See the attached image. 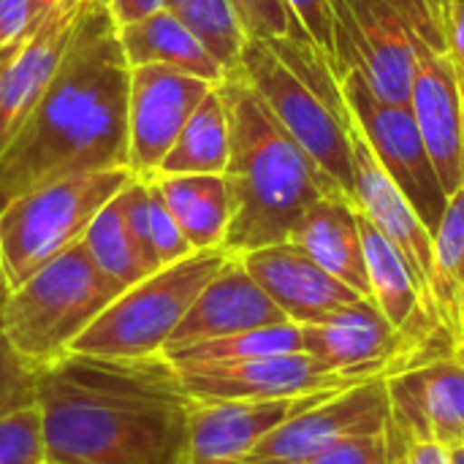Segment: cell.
<instances>
[{"label": "cell", "instance_id": "cell-6", "mask_svg": "<svg viewBox=\"0 0 464 464\" xmlns=\"http://www.w3.org/2000/svg\"><path fill=\"white\" fill-rule=\"evenodd\" d=\"M223 247L196 250L125 288L73 343L71 353L103 359L160 356L201 288L228 261Z\"/></svg>", "mask_w": 464, "mask_h": 464}, {"label": "cell", "instance_id": "cell-31", "mask_svg": "<svg viewBox=\"0 0 464 464\" xmlns=\"http://www.w3.org/2000/svg\"><path fill=\"white\" fill-rule=\"evenodd\" d=\"M231 5L247 38H258V41L291 38V41L315 44L285 0H231Z\"/></svg>", "mask_w": 464, "mask_h": 464}, {"label": "cell", "instance_id": "cell-26", "mask_svg": "<svg viewBox=\"0 0 464 464\" xmlns=\"http://www.w3.org/2000/svg\"><path fill=\"white\" fill-rule=\"evenodd\" d=\"M120 193L95 215V220L82 237V245L109 280H114L122 288H130L133 283L158 272V266L147 258L139 239L133 237Z\"/></svg>", "mask_w": 464, "mask_h": 464}, {"label": "cell", "instance_id": "cell-47", "mask_svg": "<svg viewBox=\"0 0 464 464\" xmlns=\"http://www.w3.org/2000/svg\"><path fill=\"white\" fill-rule=\"evenodd\" d=\"M451 356H454L457 362H462V364H464V348H462V345H454V348H451Z\"/></svg>", "mask_w": 464, "mask_h": 464}, {"label": "cell", "instance_id": "cell-5", "mask_svg": "<svg viewBox=\"0 0 464 464\" xmlns=\"http://www.w3.org/2000/svg\"><path fill=\"white\" fill-rule=\"evenodd\" d=\"M133 179L130 169H109L41 185L0 209V264L14 291L44 264L79 245L95 215Z\"/></svg>", "mask_w": 464, "mask_h": 464}, {"label": "cell", "instance_id": "cell-48", "mask_svg": "<svg viewBox=\"0 0 464 464\" xmlns=\"http://www.w3.org/2000/svg\"><path fill=\"white\" fill-rule=\"evenodd\" d=\"M95 3H101V5H109V0H95Z\"/></svg>", "mask_w": 464, "mask_h": 464}, {"label": "cell", "instance_id": "cell-32", "mask_svg": "<svg viewBox=\"0 0 464 464\" xmlns=\"http://www.w3.org/2000/svg\"><path fill=\"white\" fill-rule=\"evenodd\" d=\"M38 375H41V370L33 367L14 348V343L8 340L3 321H0V419L35 405Z\"/></svg>", "mask_w": 464, "mask_h": 464}, {"label": "cell", "instance_id": "cell-39", "mask_svg": "<svg viewBox=\"0 0 464 464\" xmlns=\"http://www.w3.org/2000/svg\"><path fill=\"white\" fill-rule=\"evenodd\" d=\"M386 464H413V451H411V430L392 416L386 419Z\"/></svg>", "mask_w": 464, "mask_h": 464}, {"label": "cell", "instance_id": "cell-2", "mask_svg": "<svg viewBox=\"0 0 464 464\" xmlns=\"http://www.w3.org/2000/svg\"><path fill=\"white\" fill-rule=\"evenodd\" d=\"M128 82L111 14L84 0L57 73L0 152V209L65 177L128 169Z\"/></svg>", "mask_w": 464, "mask_h": 464}, {"label": "cell", "instance_id": "cell-20", "mask_svg": "<svg viewBox=\"0 0 464 464\" xmlns=\"http://www.w3.org/2000/svg\"><path fill=\"white\" fill-rule=\"evenodd\" d=\"M285 321L288 318L280 313V307L245 269L242 258L228 256V261L215 272V277L201 288V294L190 304L188 315L171 334L166 351Z\"/></svg>", "mask_w": 464, "mask_h": 464}, {"label": "cell", "instance_id": "cell-35", "mask_svg": "<svg viewBox=\"0 0 464 464\" xmlns=\"http://www.w3.org/2000/svg\"><path fill=\"white\" fill-rule=\"evenodd\" d=\"M315 46L334 65V3L332 0H285Z\"/></svg>", "mask_w": 464, "mask_h": 464}, {"label": "cell", "instance_id": "cell-24", "mask_svg": "<svg viewBox=\"0 0 464 464\" xmlns=\"http://www.w3.org/2000/svg\"><path fill=\"white\" fill-rule=\"evenodd\" d=\"M171 218L193 250L223 247L231 223V196L223 174L152 177Z\"/></svg>", "mask_w": 464, "mask_h": 464}, {"label": "cell", "instance_id": "cell-17", "mask_svg": "<svg viewBox=\"0 0 464 464\" xmlns=\"http://www.w3.org/2000/svg\"><path fill=\"white\" fill-rule=\"evenodd\" d=\"M351 144H353V204L356 209L402 253L413 269L424 296L432 304L430 280H432V231L424 226L413 204L381 169L356 122L351 120ZM435 310V304H432ZM438 315V313H435Z\"/></svg>", "mask_w": 464, "mask_h": 464}, {"label": "cell", "instance_id": "cell-8", "mask_svg": "<svg viewBox=\"0 0 464 464\" xmlns=\"http://www.w3.org/2000/svg\"><path fill=\"white\" fill-rule=\"evenodd\" d=\"M334 73L340 79L351 120L356 122L375 160L413 204L424 226L435 231L446 212L449 196L430 160L411 106L381 101L353 65H340Z\"/></svg>", "mask_w": 464, "mask_h": 464}, {"label": "cell", "instance_id": "cell-42", "mask_svg": "<svg viewBox=\"0 0 464 464\" xmlns=\"http://www.w3.org/2000/svg\"><path fill=\"white\" fill-rule=\"evenodd\" d=\"M27 3H30V14H33V19H35V22H41V19H46L49 14L60 11L68 0H27Z\"/></svg>", "mask_w": 464, "mask_h": 464}, {"label": "cell", "instance_id": "cell-10", "mask_svg": "<svg viewBox=\"0 0 464 464\" xmlns=\"http://www.w3.org/2000/svg\"><path fill=\"white\" fill-rule=\"evenodd\" d=\"M334 3V71L353 65L370 90L397 106L411 103L421 38L383 0Z\"/></svg>", "mask_w": 464, "mask_h": 464}, {"label": "cell", "instance_id": "cell-28", "mask_svg": "<svg viewBox=\"0 0 464 464\" xmlns=\"http://www.w3.org/2000/svg\"><path fill=\"white\" fill-rule=\"evenodd\" d=\"M302 345V326L285 321L272 324L228 337L201 340L185 348L163 351V356L174 367H201V364H231V362H247V359H264V356H283V353H299Z\"/></svg>", "mask_w": 464, "mask_h": 464}, {"label": "cell", "instance_id": "cell-18", "mask_svg": "<svg viewBox=\"0 0 464 464\" xmlns=\"http://www.w3.org/2000/svg\"><path fill=\"white\" fill-rule=\"evenodd\" d=\"M239 258L280 313L296 326L318 324L329 313L362 299V294L318 266L294 242L269 245Z\"/></svg>", "mask_w": 464, "mask_h": 464}, {"label": "cell", "instance_id": "cell-46", "mask_svg": "<svg viewBox=\"0 0 464 464\" xmlns=\"http://www.w3.org/2000/svg\"><path fill=\"white\" fill-rule=\"evenodd\" d=\"M5 294H8V288H5V277H3V264H0V304H3V299H5Z\"/></svg>", "mask_w": 464, "mask_h": 464}, {"label": "cell", "instance_id": "cell-16", "mask_svg": "<svg viewBox=\"0 0 464 464\" xmlns=\"http://www.w3.org/2000/svg\"><path fill=\"white\" fill-rule=\"evenodd\" d=\"M84 0H68L38 22L30 35L0 60V152L27 120L71 44Z\"/></svg>", "mask_w": 464, "mask_h": 464}, {"label": "cell", "instance_id": "cell-15", "mask_svg": "<svg viewBox=\"0 0 464 464\" xmlns=\"http://www.w3.org/2000/svg\"><path fill=\"white\" fill-rule=\"evenodd\" d=\"M411 111L446 196L464 188V111L454 65L446 52L419 44Z\"/></svg>", "mask_w": 464, "mask_h": 464}, {"label": "cell", "instance_id": "cell-9", "mask_svg": "<svg viewBox=\"0 0 464 464\" xmlns=\"http://www.w3.org/2000/svg\"><path fill=\"white\" fill-rule=\"evenodd\" d=\"M179 383L190 400H294L321 392H343L375 378H389L397 370L392 367H356L334 370L318 362L315 356L283 353L264 356L231 364H201V367H177Z\"/></svg>", "mask_w": 464, "mask_h": 464}, {"label": "cell", "instance_id": "cell-27", "mask_svg": "<svg viewBox=\"0 0 464 464\" xmlns=\"http://www.w3.org/2000/svg\"><path fill=\"white\" fill-rule=\"evenodd\" d=\"M120 196H122V209H125L133 237L139 239L141 250L158 269L177 264V261L188 258L190 253H196L188 245L185 234L179 231L177 220L171 218V212L152 179L133 177L122 188Z\"/></svg>", "mask_w": 464, "mask_h": 464}, {"label": "cell", "instance_id": "cell-45", "mask_svg": "<svg viewBox=\"0 0 464 464\" xmlns=\"http://www.w3.org/2000/svg\"><path fill=\"white\" fill-rule=\"evenodd\" d=\"M449 454H451V464H464V443H459V446H451V449H449Z\"/></svg>", "mask_w": 464, "mask_h": 464}, {"label": "cell", "instance_id": "cell-25", "mask_svg": "<svg viewBox=\"0 0 464 464\" xmlns=\"http://www.w3.org/2000/svg\"><path fill=\"white\" fill-rule=\"evenodd\" d=\"M228 152H231L228 114L215 84L182 125L179 136L174 139L155 177L223 174L228 166Z\"/></svg>", "mask_w": 464, "mask_h": 464}, {"label": "cell", "instance_id": "cell-30", "mask_svg": "<svg viewBox=\"0 0 464 464\" xmlns=\"http://www.w3.org/2000/svg\"><path fill=\"white\" fill-rule=\"evenodd\" d=\"M166 11H171L226 71L237 68L247 33L231 0H166Z\"/></svg>", "mask_w": 464, "mask_h": 464}, {"label": "cell", "instance_id": "cell-4", "mask_svg": "<svg viewBox=\"0 0 464 464\" xmlns=\"http://www.w3.org/2000/svg\"><path fill=\"white\" fill-rule=\"evenodd\" d=\"M125 288L109 280L79 242L5 294L0 321L14 348L38 370L65 359L73 343Z\"/></svg>", "mask_w": 464, "mask_h": 464}, {"label": "cell", "instance_id": "cell-37", "mask_svg": "<svg viewBox=\"0 0 464 464\" xmlns=\"http://www.w3.org/2000/svg\"><path fill=\"white\" fill-rule=\"evenodd\" d=\"M35 24L27 0H0V60L14 52Z\"/></svg>", "mask_w": 464, "mask_h": 464}, {"label": "cell", "instance_id": "cell-12", "mask_svg": "<svg viewBox=\"0 0 464 464\" xmlns=\"http://www.w3.org/2000/svg\"><path fill=\"white\" fill-rule=\"evenodd\" d=\"M389 419L386 378H375L324 397L280 424L242 464H307L345 435L383 427Z\"/></svg>", "mask_w": 464, "mask_h": 464}, {"label": "cell", "instance_id": "cell-41", "mask_svg": "<svg viewBox=\"0 0 464 464\" xmlns=\"http://www.w3.org/2000/svg\"><path fill=\"white\" fill-rule=\"evenodd\" d=\"M411 451H413V464H451V454L446 446L419 438L411 432Z\"/></svg>", "mask_w": 464, "mask_h": 464}, {"label": "cell", "instance_id": "cell-13", "mask_svg": "<svg viewBox=\"0 0 464 464\" xmlns=\"http://www.w3.org/2000/svg\"><path fill=\"white\" fill-rule=\"evenodd\" d=\"M438 334H443V332H438ZM432 340L416 343V340L405 337L364 296L329 313L318 324L302 326L304 353L315 356L318 362H324L326 367H334V370L392 367L400 372L413 364H421L424 362V359H419L421 348H427Z\"/></svg>", "mask_w": 464, "mask_h": 464}, {"label": "cell", "instance_id": "cell-14", "mask_svg": "<svg viewBox=\"0 0 464 464\" xmlns=\"http://www.w3.org/2000/svg\"><path fill=\"white\" fill-rule=\"evenodd\" d=\"M337 392L294 400H212L190 402L188 464H242L280 424Z\"/></svg>", "mask_w": 464, "mask_h": 464}, {"label": "cell", "instance_id": "cell-33", "mask_svg": "<svg viewBox=\"0 0 464 464\" xmlns=\"http://www.w3.org/2000/svg\"><path fill=\"white\" fill-rule=\"evenodd\" d=\"M0 464H46L38 405L0 419Z\"/></svg>", "mask_w": 464, "mask_h": 464}, {"label": "cell", "instance_id": "cell-1", "mask_svg": "<svg viewBox=\"0 0 464 464\" xmlns=\"http://www.w3.org/2000/svg\"><path fill=\"white\" fill-rule=\"evenodd\" d=\"M190 402L163 353H68L38 375L46 464H188Z\"/></svg>", "mask_w": 464, "mask_h": 464}, {"label": "cell", "instance_id": "cell-43", "mask_svg": "<svg viewBox=\"0 0 464 464\" xmlns=\"http://www.w3.org/2000/svg\"><path fill=\"white\" fill-rule=\"evenodd\" d=\"M454 345L464 348V283L459 288V302H457V321H454Z\"/></svg>", "mask_w": 464, "mask_h": 464}, {"label": "cell", "instance_id": "cell-19", "mask_svg": "<svg viewBox=\"0 0 464 464\" xmlns=\"http://www.w3.org/2000/svg\"><path fill=\"white\" fill-rule=\"evenodd\" d=\"M389 411L413 435L446 449L464 443V364L451 353L386 378Z\"/></svg>", "mask_w": 464, "mask_h": 464}, {"label": "cell", "instance_id": "cell-38", "mask_svg": "<svg viewBox=\"0 0 464 464\" xmlns=\"http://www.w3.org/2000/svg\"><path fill=\"white\" fill-rule=\"evenodd\" d=\"M446 54L454 65L464 111V0H449L446 11Z\"/></svg>", "mask_w": 464, "mask_h": 464}, {"label": "cell", "instance_id": "cell-21", "mask_svg": "<svg viewBox=\"0 0 464 464\" xmlns=\"http://www.w3.org/2000/svg\"><path fill=\"white\" fill-rule=\"evenodd\" d=\"M359 231L364 245L370 302L386 315V321L416 343L432 340L438 332H446L402 253L362 212Z\"/></svg>", "mask_w": 464, "mask_h": 464}, {"label": "cell", "instance_id": "cell-3", "mask_svg": "<svg viewBox=\"0 0 464 464\" xmlns=\"http://www.w3.org/2000/svg\"><path fill=\"white\" fill-rule=\"evenodd\" d=\"M228 114L231 152L223 171L231 223L223 250L245 256L288 242L304 212L343 188L294 141L245 76L231 68L218 82Z\"/></svg>", "mask_w": 464, "mask_h": 464}, {"label": "cell", "instance_id": "cell-36", "mask_svg": "<svg viewBox=\"0 0 464 464\" xmlns=\"http://www.w3.org/2000/svg\"><path fill=\"white\" fill-rule=\"evenodd\" d=\"M383 3H389L427 46L446 52V27L443 19L435 14L432 0H383Z\"/></svg>", "mask_w": 464, "mask_h": 464}, {"label": "cell", "instance_id": "cell-34", "mask_svg": "<svg viewBox=\"0 0 464 464\" xmlns=\"http://www.w3.org/2000/svg\"><path fill=\"white\" fill-rule=\"evenodd\" d=\"M386 427V424H383ZM383 427L359 430L345 435L307 464H386V432Z\"/></svg>", "mask_w": 464, "mask_h": 464}, {"label": "cell", "instance_id": "cell-22", "mask_svg": "<svg viewBox=\"0 0 464 464\" xmlns=\"http://www.w3.org/2000/svg\"><path fill=\"white\" fill-rule=\"evenodd\" d=\"M288 242L302 247L318 266H324L329 275L343 280L348 288L370 299L364 245L359 231V209L345 193L318 198L304 212Z\"/></svg>", "mask_w": 464, "mask_h": 464}, {"label": "cell", "instance_id": "cell-29", "mask_svg": "<svg viewBox=\"0 0 464 464\" xmlns=\"http://www.w3.org/2000/svg\"><path fill=\"white\" fill-rule=\"evenodd\" d=\"M464 283V188L449 196L446 212L432 231V280L430 294L440 326L454 337L457 302Z\"/></svg>", "mask_w": 464, "mask_h": 464}, {"label": "cell", "instance_id": "cell-11", "mask_svg": "<svg viewBox=\"0 0 464 464\" xmlns=\"http://www.w3.org/2000/svg\"><path fill=\"white\" fill-rule=\"evenodd\" d=\"M215 84L166 65H136L128 82V169L152 179L188 117Z\"/></svg>", "mask_w": 464, "mask_h": 464}, {"label": "cell", "instance_id": "cell-44", "mask_svg": "<svg viewBox=\"0 0 464 464\" xmlns=\"http://www.w3.org/2000/svg\"><path fill=\"white\" fill-rule=\"evenodd\" d=\"M432 8H435V14L443 19V27H446V11H449V0H432Z\"/></svg>", "mask_w": 464, "mask_h": 464}, {"label": "cell", "instance_id": "cell-7", "mask_svg": "<svg viewBox=\"0 0 464 464\" xmlns=\"http://www.w3.org/2000/svg\"><path fill=\"white\" fill-rule=\"evenodd\" d=\"M237 71L258 92L275 120L294 136V141L343 188L353 201V144L351 117L334 111L318 92H313L266 41L247 38Z\"/></svg>", "mask_w": 464, "mask_h": 464}, {"label": "cell", "instance_id": "cell-40", "mask_svg": "<svg viewBox=\"0 0 464 464\" xmlns=\"http://www.w3.org/2000/svg\"><path fill=\"white\" fill-rule=\"evenodd\" d=\"M160 8H166V0H109V5H106V11L111 14L117 27L139 22Z\"/></svg>", "mask_w": 464, "mask_h": 464}, {"label": "cell", "instance_id": "cell-23", "mask_svg": "<svg viewBox=\"0 0 464 464\" xmlns=\"http://www.w3.org/2000/svg\"><path fill=\"white\" fill-rule=\"evenodd\" d=\"M120 46L128 68L136 65H166L198 79L218 84L226 68L209 54V49L166 8L117 27Z\"/></svg>", "mask_w": 464, "mask_h": 464}]
</instances>
